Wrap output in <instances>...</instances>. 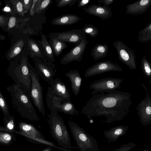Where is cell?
<instances>
[{
	"label": "cell",
	"instance_id": "603a6c76",
	"mask_svg": "<svg viewBox=\"0 0 151 151\" xmlns=\"http://www.w3.org/2000/svg\"><path fill=\"white\" fill-rule=\"evenodd\" d=\"M109 50V47L107 44H97L92 48L91 55L94 60L96 61L106 57Z\"/></svg>",
	"mask_w": 151,
	"mask_h": 151
},
{
	"label": "cell",
	"instance_id": "7c38bea8",
	"mask_svg": "<svg viewBox=\"0 0 151 151\" xmlns=\"http://www.w3.org/2000/svg\"><path fill=\"white\" fill-rule=\"evenodd\" d=\"M49 36L53 37L60 41L78 45L85 37L83 29H73L61 32H51Z\"/></svg>",
	"mask_w": 151,
	"mask_h": 151
},
{
	"label": "cell",
	"instance_id": "bcb514c9",
	"mask_svg": "<svg viewBox=\"0 0 151 151\" xmlns=\"http://www.w3.org/2000/svg\"><path fill=\"white\" fill-rule=\"evenodd\" d=\"M147 151L146 150H145V151Z\"/></svg>",
	"mask_w": 151,
	"mask_h": 151
},
{
	"label": "cell",
	"instance_id": "836d02e7",
	"mask_svg": "<svg viewBox=\"0 0 151 151\" xmlns=\"http://www.w3.org/2000/svg\"><path fill=\"white\" fill-rule=\"evenodd\" d=\"M0 108L4 115H10L7 104L0 91Z\"/></svg>",
	"mask_w": 151,
	"mask_h": 151
},
{
	"label": "cell",
	"instance_id": "8992f818",
	"mask_svg": "<svg viewBox=\"0 0 151 151\" xmlns=\"http://www.w3.org/2000/svg\"><path fill=\"white\" fill-rule=\"evenodd\" d=\"M46 101L50 112H61L70 115H77L78 112L73 103L70 101H65L52 92L48 88Z\"/></svg>",
	"mask_w": 151,
	"mask_h": 151
},
{
	"label": "cell",
	"instance_id": "4316f807",
	"mask_svg": "<svg viewBox=\"0 0 151 151\" xmlns=\"http://www.w3.org/2000/svg\"><path fill=\"white\" fill-rule=\"evenodd\" d=\"M25 137L31 142L40 144L47 145L49 146L55 147L63 151H72L71 149H68L61 147L58 146V145L54 144L51 142L48 141L45 139H42L27 136Z\"/></svg>",
	"mask_w": 151,
	"mask_h": 151
},
{
	"label": "cell",
	"instance_id": "7402d4cb",
	"mask_svg": "<svg viewBox=\"0 0 151 151\" xmlns=\"http://www.w3.org/2000/svg\"><path fill=\"white\" fill-rule=\"evenodd\" d=\"M41 44L47 60L51 62H54L55 61V55L47 39V35L41 34Z\"/></svg>",
	"mask_w": 151,
	"mask_h": 151
},
{
	"label": "cell",
	"instance_id": "ab89813d",
	"mask_svg": "<svg viewBox=\"0 0 151 151\" xmlns=\"http://www.w3.org/2000/svg\"><path fill=\"white\" fill-rule=\"evenodd\" d=\"M99 4H103V6H108L114 3V0H97Z\"/></svg>",
	"mask_w": 151,
	"mask_h": 151
},
{
	"label": "cell",
	"instance_id": "44dd1931",
	"mask_svg": "<svg viewBox=\"0 0 151 151\" xmlns=\"http://www.w3.org/2000/svg\"><path fill=\"white\" fill-rule=\"evenodd\" d=\"M77 15L70 14H65L53 19L51 23L54 25L64 26L72 25L82 19Z\"/></svg>",
	"mask_w": 151,
	"mask_h": 151
},
{
	"label": "cell",
	"instance_id": "5bb4252c",
	"mask_svg": "<svg viewBox=\"0 0 151 151\" xmlns=\"http://www.w3.org/2000/svg\"><path fill=\"white\" fill-rule=\"evenodd\" d=\"M146 97L136 107L140 122L144 125L149 124L151 123V99L147 89Z\"/></svg>",
	"mask_w": 151,
	"mask_h": 151
},
{
	"label": "cell",
	"instance_id": "277c9868",
	"mask_svg": "<svg viewBox=\"0 0 151 151\" xmlns=\"http://www.w3.org/2000/svg\"><path fill=\"white\" fill-rule=\"evenodd\" d=\"M27 57L23 56L19 66L9 74L16 84L19 85L29 96L31 81Z\"/></svg>",
	"mask_w": 151,
	"mask_h": 151
},
{
	"label": "cell",
	"instance_id": "1f68e13d",
	"mask_svg": "<svg viewBox=\"0 0 151 151\" xmlns=\"http://www.w3.org/2000/svg\"><path fill=\"white\" fill-rule=\"evenodd\" d=\"M82 29L85 35H89L92 37L96 36L99 32L98 28L93 24H86Z\"/></svg>",
	"mask_w": 151,
	"mask_h": 151
},
{
	"label": "cell",
	"instance_id": "74e56055",
	"mask_svg": "<svg viewBox=\"0 0 151 151\" xmlns=\"http://www.w3.org/2000/svg\"><path fill=\"white\" fill-rule=\"evenodd\" d=\"M25 13L29 11L31 8L33 0H22Z\"/></svg>",
	"mask_w": 151,
	"mask_h": 151
},
{
	"label": "cell",
	"instance_id": "4fadbf2b",
	"mask_svg": "<svg viewBox=\"0 0 151 151\" xmlns=\"http://www.w3.org/2000/svg\"><path fill=\"white\" fill-rule=\"evenodd\" d=\"M88 43L86 37H85L78 45L71 49L61 58L60 63L65 65L73 61L80 62L83 59V55Z\"/></svg>",
	"mask_w": 151,
	"mask_h": 151
},
{
	"label": "cell",
	"instance_id": "2e32d148",
	"mask_svg": "<svg viewBox=\"0 0 151 151\" xmlns=\"http://www.w3.org/2000/svg\"><path fill=\"white\" fill-rule=\"evenodd\" d=\"M85 12L89 15L97 17L103 20L107 19L112 16L111 8L100 4H94L83 8Z\"/></svg>",
	"mask_w": 151,
	"mask_h": 151
},
{
	"label": "cell",
	"instance_id": "f35d334b",
	"mask_svg": "<svg viewBox=\"0 0 151 151\" xmlns=\"http://www.w3.org/2000/svg\"><path fill=\"white\" fill-rule=\"evenodd\" d=\"M38 0H33L32 4L29 11V14L31 16H34L36 13V4Z\"/></svg>",
	"mask_w": 151,
	"mask_h": 151
},
{
	"label": "cell",
	"instance_id": "d6986e66",
	"mask_svg": "<svg viewBox=\"0 0 151 151\" xmlns=\"http://www.w3.org/2000/svg\"><path fill=\"white\" fill-rule=\"evenodd\" d=\"M19 125L21 132L16 130L15 133L19 134L25 137L28 136L36 138L45 139L44 137L40 132L32 125L20 122Z\"/></svg>",
	"mask_w": 151,
	"mask_h": 151
},
{
	"label": "cell",
	"instance_id": "52a82bcc",
	"mask_svg": "<svg viewBox=\"0 0 151 151\" xmlns=\"http://www.w3.org/2000/svg\"><path fill=\"white\" fill-rule=\"evenodd\" d=\"M71 134L80 151H93V140L92 137L76 122L69 120Z\"/></svg>",
	"mask_w": 151,
	"mask_h": 151
},
{
	"label": "cell",
	"instance_id": "ffe728a7",
	"mask_svg": "<svg viewBox=\"0 0 151 151\" xmlns=\"http://www.w3.org/2000/svg\"><path fill=\"white\" fill-rule=\"evenodd\" d=\"M65 75L68 77L71 83V88L73 93L77 96L80 92L82 78L77 70H70Z\"/></svg>",
	"mask_w": 151,
	"mask_h": 151
},
{
	"label": "cell",
	"instance_id": "8fae6325",
	"mask_svg": "<svg viewBox=\"0 0 151 151\" xmlns=\"http://www.w3.org/2000/svg\"><path fill=\"white\" fill-rule=\"evenodd\" d=\"M33 59L38 75L46 82H49L53 79L57 71L55 65L47 60H43L37 58Z\"/></svg>",
	"mask_w": 151,
	"mask_h": 151
},
{
	"label": "cell",
	"instance_id": "b9f144b4",
	"mask_svg": "<svg viewBox=\"0 0 151 151\" xmlns=\"http://www.w3.org/2000/svg\"><path fill=\"white\" fill-rule=\"evenodd\" d=\"M4 12H9L12 13V14H15L16 13L14 10H13L11 9V7L8 5H6V6L4 7Z\"/></svg>",
	"mask_w": 151,
	"mask_h": 151
},
{
	"label": "cell",
	"instance_id": "9a60e30c",
	"mask_svg": "<svg viewBox=\"0 0 151 151\" xmlns=\"http://www.w3.org/2000/svg\"><path fill=\"white\" fill-rule=\"evenodd\" d=\"M49 82L50 90L54 94L65 101H70V95L66 85L58 77Z\"/></svg>",
	"mask_w": 151,
	"mask_h": 151
},
{
	"label": "cell",
	"instance_id": "7bdbcfd3",
	"mask_svg": "<svg viewBox=\"0 0 151 151\" xmlns=\"http://www.w3.org/2000/svg\"><path fill=\"white\" fill-rule=\"evenodd\" d=\"M53 148V147H52L48 146L45 148L42 151H52Z\"/></svg>",
	"mask_w": 151,
	"mask_h": 151
},
{
	"label": "cell",
	"instance_id": "ac0fdd59",
	"mask_svg": "<svg viewBox=\"0 0 151 151\" xmlns=\"http://www.w3.org/2000/svg\"><path fill=\"white\" fill-rule=\"evenodd\" d=\"M151 5V0H139L126 6V13L137 15L145 12Z\"/></svg>",
	"mask_w": 151,
	"mask_h": 151
},
{
	"label": "cell",
	"instance_id": "7a4b0ae2",
	"mask_svg": "<svg viewBox=\"0 0 151 151\" xmlns=\"http://www.w3.org/2000/svg\"><path fill=\"white\" fill-rule=\"evenodd\" d=\"M6 89L10 93L13 107L22 117L32 121L40 119L29 96L19 85L14 84Z\"/></svg>",
	"mask_w": 151,
	"mask_h": 151
},
{
	"label": "cell",
	"instance_id": "4dcf8cb0",
	"mask_svg": "<svg viewBox=\"0 0 151 151\" xmlns=\"http://www.w3.org/2000/svg\"><path fill=\"white\" fill-rule=\"evenodd\" d=\"M13 9L16 13L22 17H24L25 14L22 0H10Z\"/></svg>",
	"mask_w": 151,
	"mask_h": 151
},
{
	"label": "cell",
	"instance_id": "d4e9b609",
	"mask_svg": "<svg viewBox=\"0 0 151 151\" xmlns=\"http://www.w3.org/2000/svg\"><path fill=\"white\" fill-rule=\"evenodd\" d=\"M25 42L23 39L17 41L11 47L6 54V58L8 60H10L17 56L22 51Z\"/></svg>",
	"mask_w": 151,
	"mask_h": 151
},
{
	"label": "cell",
	"instance_id": "9c48e42d",
	"mask_svg": "<svg viewBox=\"0 0 151 151\" xmlns=\"http://www.w3.org/2000/svg\"><path fill=\"white\" fill-rule=\"evenodd\" d=\"M113 46L117 51L118 60L130 70H136V58L133 51L120 40L114 42Z\"/></svg>",
	"mask_w": 151,
	"mask_h": 151
},
{
	"label": "cell",
	"instance_id": "f1b7e54d",
	"mask_svg": "<svg viewBox=\"0 0 151 151\" xmlns=\"http://www.w3.org/2000/svg\"><path fill=\"white\" fill-rule=\"evenodd\" d=\"M141 68L144 75L150 78L149 83L151 84V64L147 59L146 56H144L141 60Z\"/></svg>",
	"mask_w": 151,
	"mask_h": 151
},
{
	"label": "cell",
	"instance_id": "e0dca14e",
	"mask_svg": "<svg viewBox=\"0 0 151 151\" xmlns=\"http://www.w3.org/2000/svg\"><path fill=\"white\" fill-rule=\"evenodd\" d=\"M27 47L29 54L32 59L37 58L43 60H47L43 50L40 40H37L30 37L27 39Z\"/></svg>",
	"mask_w": 151,
	"mask_h": 151
},
{
	"label": "cell",
	"instance_id": "6da1fadb",
	"mask_svg": "<svg viewBox=\"0 0 151 151\" xmlns=\"http://www.w3.org/2000/svg\"><path fill=\"white\" fill-rule=\"evenodd\" d=\"M132 96L129 93L117 90L93 95L83 106L81 113L89 118L105 116V122L109 123L121 120L128 114L132 103Z\"/></svg>",
	"mask_w": 151,
	"mask_h": 151
},
{
	"label": "cell",
	"instance_id": "d590c367",
	"mask_svg": "<svg viewBox=\"0 0 151 151\" xmlns=\"http://www.w3.org/2000/svg\"><path fill=\"white\" fill-rule=\"evenodd\" d=\"M19 22V19L14 16H11L9 19L7 30H9L13 27H17Z\"/></svg>",
	"mask_w": 151,
	"mask_h": 151
},
{
	"label": "cell",
	"instance_id": "ee69618b",
	"mask_svg": "<svg viewBox=\"0 0 151 151\" xmlns=\"http://www.w3.org/2000/svg\"><path fill=\"white\" fill-rule=\"evenodd\" d=\"M5 39V36L0 34V40H4ZM1 47V45H0V47Z\"/></svg>",
	"mask_w": 151,
	"mask_h": 151
},
{
	"label": "cell",
	"instance_id": "60d3db41",
	"mask_svg": "<svg viewBox=\"0 0 151 151\" xmlns=\"http://www.w3.org/2000/svg\"><path fill=\"white\" fill-rule=\"evenodd\" d=\"M91 0H81L79 1L78 4V7L81 8L88 4L91 1Z\"/></svg>",
	"mask_w": 151,
	"mask_h": 151
},
{
	"label": "cell",
	"instance_id": "f6af8a7d",
	"mask_svg": "<svg viewBox=\"0 0 151 151\" xmlns=\"http://www.w3.org/2000/svg\"><path fill=\"white\" fill-rule=\"evenodd\" d=\"M1 1H0V9H1L0 7H1Z\"/></svg>",
	"mask_w": 151,
	"mask_h": 151
},
{
	"label": "cell",
	"instance_id": "3957f363",
	"mask_svg": "<svg viewBox=\"0 0 151 151\" xmlns=\"http://www.w3.org/2000/svg\"><path fill=\"white\" fill-rule=\"evenodd\" d=\"M48 117V124L51 136L58 145L68 149H78L77 147L72 146L70 136L64 122L58 112H50Z\"/></svg>",
	"mask_w": 151,
	"mask_h": 151
},
{
	"label": "cell",
	"instance_id": "f546056e",
	"mask_svg": "<svg viewBox=\"0 0 151 151\" xmlns=\"http://www.w3.org/2000/svg\"><path fill=\"white\" fill-rule=\"evenodd\" d=\"M52 1V0H38L35 6L36 13L40 14L45 12Z\"/></svg>",
	"mask_w": 151,
	"mask_h": 151
},
{
	"label": "cell",
	"instance_id": "484cf974",
	"mask_svg": "<svg viewBox=\"0 0 151 151\" xmlns=\"http://www.w3.org/2000/svg\"><path fill=\"white\" fill-rule=\"evenodd\" d=\"M4 125L3 127L0 126V131H5L13 133L15 131L14 117L9 115H4Z\"/></svg>",
	"mask_w": 151,
	"mask_h": 151
},
{
	"label": "cell",
	"instance_id": "5b68a950",
	"mask_svg": "<svg viewBox=\"0 0 151 151\" xmlns=\"http://www.w3.org/2000/svg\"><path fill=\"white\" fill-rule=\"evenodd\" d=\"M31 78V88L30 97L39 112L45 116V108L44 104L42 87L41 85L39 75L36 70L28 63Z\"/></svg>",
	"mask_w": 151,
	"mask_h": 151
},
{
	"label": "cell",
	"instance_id": "8d00e7d4",
	"mask_svg": "<svg viewBox=\"0 0 151 151\" xmlns=\"http://www.w3.org/2000/svg\"><path fill=\"white\" fill-rule=\"evenodd\" d=\"M9 19L6 16L0 14V27L5 30L7 28Z\"/></svg>",
	"mask_w": 151,
	"mask_h": 151
},
{
	"label": "cell",
	"instance_id": "d6a6232c",
	"mask_svg": "<svg viewBox=\"0 0 151 151\" xmlns=\"http://www.w3.org/2000/svg\"><path fill=\"white\" fill-rule=\"evenodd\" d=\"M13 139V135L9 133L0 132V143L5 145L9 144Z\"/></svg>",
	"mask_w": 151,
	"mask_h": 151
},
{
	"label": "cell",
	"instance_id": "83f0119b",
	"mask_svg": "<svg viewBox=\"0 0 151 151\" xmlns=\"http://www.w3.org/2000/svg\"><path fill=\"white\" fill-rule=\"evenodd\" d=\"M138 41L142 42H147L151 40V22L148 24L138 33Z\"/></svg>",
	"mask_w": 151,
	"mask_h": 151
},
{
	"label": "cell",
	"instance_id": "30bf717a",
	"mask_svg": "<svg viewBox=\"0 0 151 151\" xmlns=\"http://www.w3.org/2000/svg\"><path fill=\"white\" fill-rule=\"evenodd\" d=\"M122 67L110 60L101 61L93 64L86 71L84 76L88 77L111 71L121 72Z\"/></svg>",
	"mask_w": 151,
	"mask_h": 151
},
{
	"label": "cell",
	"instance_id": "cb8c5ba5",
	"mask_svg": "<svg viewBox=\"0 0 151 151\" xmlns=\"http://www.w3.org/2000/svg\"><path fill=\"white\" fill-rule=\"evenodd\" d=\"M49 37V42L53 50L55 55L58 57L61 54L63 50L68 47L66 43L53 37Z\"/></svg>",
	"mask_w": 151,
	"mask_h": 151
},
{
	"label": "cell",
	"instance_id": "e575fe53",
	"mask_svg": "<svg viewBox=\"0 0 151 151\" xmlns=\"http://www.w3.org/2000/svg\"><path fill=\"white\" fill-rule=\"evenodd\" d=\"M78 0H56V5L58 8L63 7L67 6H71L75 4Z\"/></svg>",
	"mask_w": 151,
	"mask_h": 151
},
{
	"label": "cell",
	"instance_id": "ba28073f",
	"mask_svg": "<svg viewBox=\"0 0 151 151\" xmlns=\"http://www.w3.org/2000/svg\"><path fill=\"white\" fill-rule=\"evenodd\" d=\"M123 80L119 78L107 77L95 81L89 86L93 89L91 93L93 95L98 93H112L121 87Z\"/></svg>",
	"mask_w": 151,
	"mask_h": 151
}]
</instances>
